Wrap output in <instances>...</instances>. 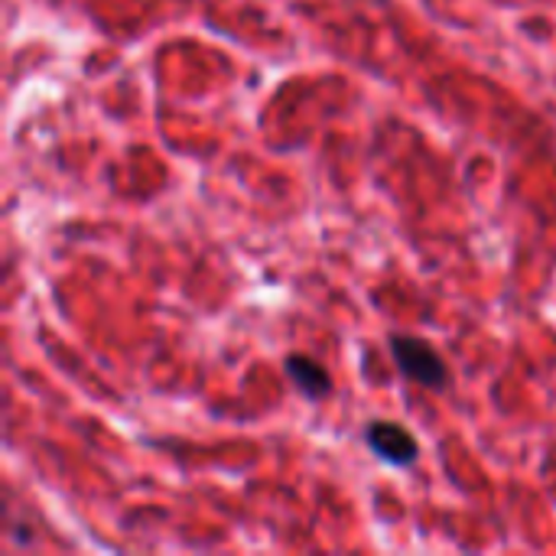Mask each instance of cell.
Segmentation results:
<instances>
[{"label": "cell", "instance_id": "6da1fadb", "mask_svg": "<svg viewBox=\"0 0 556 556\" xmlns=\"http://www.w3.org/2000/svg\"><path fill=\"white\" fill-rule=\"evenodd\" d=\"M388 349H391L397 371L407 381H414L417 388H427V391H446L450 388V365L443 362V355L427 339L397 332L388 339Z\"/></svg>", "mask_w": 556, "mask_h": 556}, {"label": "cell", "instance_id": "7a4b0ae2", "mask_svg": "<svg viewBox=\"0 0 556 556\" xmlns=\"http://www.w3.org/2000/svg\"><path fill=\"white\" fill-rule=\"evenodd\" d=\"M365 443H368V450H371L381 463H388V466H394V469H410V466L420 459V443H417V437H414L407 427L394 424V420H371V424L365 427Z\"/></svg>", "mask_w": 556, "mask_h": 556}, {"label": "cell", "instance_id": "3957f363", "mask_svg": "<svg viewBox=\"0 0 556 556\" xmlns=\"http://www.w3.org/2000/svg\"><path fill=\"white\" fill-rule=\"evenodd\" d=\"M283 371H287L290 384L309 401H326L332 394V375L309 355H287Z\"/></svg>", "mask_w": 556, "mask_h": 556}]
</instances>
